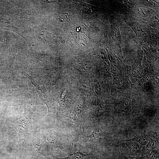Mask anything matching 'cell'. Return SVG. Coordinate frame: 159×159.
Wrapping results in <instances>:
<instances>
[{
    "label": "cell",
    "instance_id": "obj_1",
    "mask_svg": "<svg viewBox=\"0 0 159 159\" xmlns=\"http://www.w3.org/2000/svg\"><path fill=\"white\" fill-rule=\"evenodd\" d=\"M23 73L30 79L32 83V84L36 88L38 94L40 97L41 100L44 103L47 105L48 102L47 98L44 94V93L41 90V89L36 83L34 78L27 74L25 72H24Z\"/></svg>",
    "mask_w": 159,
    "mask_h": 159
},
{
    "label": "cell",
    "instance_id": "obj_2",
    "mask_svg": "<svg viewBox=\"0 0 159 159\" xmlns=\"http://www.w3.org/2000/svg\"><path fill=\"white\" fill-rule=\"evenodd\" d=\"M43 141L39 140L36 141L33 145L32 152L34 157L37 159L40 153V150Z\"/></svg>",
    "mask_w": 159,
    "mask_h": 159
},
{
    "label": "cell",
    "instance_id": "obj_3",
    "mask_svg": "<svg viewBox=\"0 0 159 159\" xmlns=\"http://www.w3.org/2000/svg\"><path fill=\"white\" fill-rule=\"evenodd\" d=\"M47 139L49 143L54 146L58 145V141L57 138L54 135V132L51 131L47 134Z\"/></svg>",
    "mask_w": 159,
    "mask_h": 159
},
{
    "label": "cell",
    "instance_id": "obj_4",
    "mask_svg": "<svg viewBox=\"0 0 159 159\" xmlns=\"http://www.w3.org/2000/svg\"><path fill=\"white\" fill-rule=\"evenodd\" d=\"M88 155L85 154L81 152L80 149L78 151L69 154L67 157L62 159H83Z\"/></svg>",
    "mask_w": 159,
    "mask_h": 159
},
{
    "label": "cell",
    "instance_id": "obj_5",
    "mask_svg": "<svg viewBox=\"0 0 159 159\" xmlns=\"http://www.w3.org/2000/svg\"><path fill=\"white\" fill-rule=\"evenodd\" d=\"M102 130L101 129H96L90 135L86 136H87L89 140L92 141L100 136L102 134Z\"/></svg>",
    "mask_w": 159,
    "mask_h": 159
},
{
    "label": "cell",
    "instance_id": "obj_6",
    "mask_svg": "<svg viewBox=\"0 0 159 159\" xmlns=\"http://www.w3.org/2000/svg\"><path fill=\"white\" fill-rule=\"evenodd\" d=\"M147 159H159L158 153L156 151H150L146 154Z\"/></svg>",
    "mask_w": 159,
    "mask_h": 159
},
{
    "label": "cell",
    "instance_id": "obj_7",
    "mask_svg": "<svg viewBox=\"0 0 159 159\" xmlns=\"http://www.w3.org/2000/svg\"><path fill=\"white\" fill-rule=\"evenodd\" d=\"M69 19V16L67 12H64L61 16V20L64 22H67Z\"/></svg>",
    "mask_w": 159,
    "mask_h": 159
},
{
    "label": "cell",
    "instance_id": "obj_8",
    "mask_svg": "<svg viewBox=\"0 0 159 159\" xmlns=\"http://www.w3.org/2000/svg\"><path fill=\"white\" fill-rule=\"evenodd\" d=\"M148 139L145 137H142L139 140V143L142 145H145L148 143Z\"/></svg>",
    "mask_w": 159,
    "mask_h": 159
},
{
    "label": "cell",
    "instance_id": "obj_9",
    "mask_svg": "<svg viewBox=\"0 0 159 159\" xmlns=\"http://www.w3.org/2000/svg\"><path fill=\"white\" fill-rule=\"evenodd\" d=\"M155 142L153 140H150L147 143L146 147L147 150H150L155 145Z\"/></svg>",
    "mask_w": 159,
    "mask_h": 159
},
{
    "label": "cell",
    "instance_id": "obj_10",
    "mask_svg": "<svg viewBox=\"0 0 159 159\" xmlns=\"http://www.w3.org/2000/svg\"><path fill=\"white\" fill-rule=\"evenodd\" d=\"M82 108V104H80V102H79L78 103H77L76 104V108L77 110L78 109L80 110Z\"/></svg>",
    "mask_w": 159,
    "mask_h": 159
},
{
    "label": "cell",
    "instance_id": "obj_11",
    "mask_svg": "<svg viewBox=\"0 0 159 159\" xmlns=\"http://www.w3.org/2000/svg\"><path fill=\"white\" fill-rule=\"evenodd\" d=\"M119 159H128V158H126L125 157L122 155H119Z\"/></svg>",
    "mask_w": 159,
    "mask_h": 159
}]
</instances>
